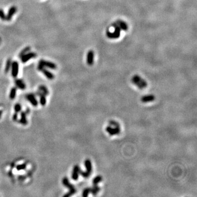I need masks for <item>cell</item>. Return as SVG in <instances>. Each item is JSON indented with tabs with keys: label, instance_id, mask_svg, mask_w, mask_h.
<instances>
[{
	"label": "cell",
	"instance_id": "cell-1",
	"mask_svg": "<svg viewBox=\"0 0 197 197\" xmlns=\"http://www.w3.org/2000/svg\"><path fill=\"white\" fill-rule=\"evenodd\" d=\"M132 82L134 85H137V87L140 89H143L147 87V83L146 80H144L142 77L138 75H135L132 78Z\"/></svg>",
	"mask_w": 197,
	"mask_h": 197
},
{
	"label": "cell",
	"instance_id": "cell-2",
	"mask_svg": "<svg viewBox=\"0 0 197 197\" xmlns=\"http://www.w3.org/2000/svg\"><path fill=\"white\" fill-rule=\"evenodd\" d=\"M85 166L86 168V171H83L80 170V175L85 178H87L89 177L92 171V162L90 159H87L85 160Z\"/></svg>",
	"mask_w": 197,
	"mask_h": 197
},
{
	"label": "cell",
	"instance_id": "cell-3",
	"mask_svg": "<svg viewBox=\"0 0 197 197\" xmlns=\"http://www.w3.org/2000/svg\"><path fill=\"white\" fill-rule=\"evenodd\" d=\"M113 28H115V31L111 32L110 31H107L106 32V35L110 38L111 39H116L120 37L121 35V31H122L120 28L116 26H113Z\"/></svg>",
	"mask_w": 197,
	"mask_h": 197
},
{
	"label": "cell",
	"instance_id": "cell-4",
	"mask_svg": "<svg viewBox=\"0 0 197 197\" xmlns=\"http://www.w3.org/2000/svg\"><path fill=\"white\" fill-rule=\"evenodd\" d=\"M38 70L41 71V73H43L45 76L49 80H53L54 78V76L52 73L50 72L48 70H47L46 68H45L43 66L38 65Z\"/></svg>",
	"mask_w": 197,
	"mask_h": 197
},
{
	"label": "cell",
	"instance_id": "cell-5",
	"mask_svg": "<svg viewBox=\"0 0 197 197\" xmlns=\"http://www.w3.org/2000/svg\"><path fill=\"white\" fill-rule=\"evenodd\" d=\"M36 56L37 54L36 53L30 52L25 54L24 55H23L22 56H20V58L21 62L23 63H25L28 61L30 59L34 58Z\"/></svg>",
	"mask_w": 197,
	"mask_h": 197
},
{
	"label": "cell",
	"instance_id": "cell-6",
	"mask_svg": "<svg viewBox=\"0 0 197 197\" xmlns=\"http://www.w3.org/2000/svg\"><path fill=\"white\" fill-rule=\"evenodd\" d=\"M112 26H117L118 28L121 29V30H124V31H126L128 30V25L126 23H125L124 21H122V20H117L115 23H113L112 24Z\"/></svg>",
	"mask_w": 197,
	"mask_h": 197
},
{
	"label": "cell",
	"instance_id": "cell-7",
	"mask_svg": "<svg viewBox=\"0 0 197 197\" xmlns=\"http://www.w3.org/2000/svg\"><path fill=\"white\" fill-rule=\"evenodd\" d=\"M39 65L43 66V67H46V68L53 69V70H55L56 68V65L52 62H50L49 61L41 60L39 61Z\"/></svg>",
	"mask_w": 197,
	"mask_h": 197
},
{
	"label": "cell",
	"instance_id": "cell-8",
	"mask_svg": "<svg viewBox=\"0 0 197 197\" xmlns=\"http://www.w3.org/2000/svg\"><path fill=\"white\" fill-rule=\"evenodd\" d=\"M12 66V75L13 77L16 78L19 73V64L18 63L14 61L11 65Z\"/></svg>",
	"mask_w": 197,
	"mask_h": 197
},
{
	"label": "cell",
	"instance_id": "cell-9",
	"mask_svg": "<svg viewBox=\"0 0 197 197\" xmlns=\"http://www.w3.org/2000/svg\"><path fill=\"white\" fill-rule=\"evenodd\" d=\"M106 130L110 135H115L119 134L121 133L120 128H113L110 126H107L106 128Z\"/></svg>",
	"mask_w": 197,
	"mask_h": 197
},
{
	"label": "cell",
	"instance_id": "cell-10",
	"mask_svg": "<svg viewBox=\"0 0 197 197\" xmlns=\"http://www.w3.org/2000/svg\"><path fill=\"white\" fill-rule=\"evenodd\" d=\"M80 170V168L78 165H76L74 166L73 169V174H72V178L73 180L77 181L78 180Z\"/></svg>",
	"mask_w": 197,
	"mask_h": 197
},
{
	"label": "cell",
	"instance_id": "cell-11",
	"mask_svg": "<svg viewBox=\"0 0 197 197\" xmlns=\"http://www.w3.org/2000/svg\"><path fill=\"white\" fill-rule=\"evenodd\" d=\"M94 53L92 50H89L87 55V64L91 66L94 64Z\"/></svg>",
	"mask_w": 197,
	"mask_h": 197
},
{
	"label": "cell",
	"instance_id": "cell-12",
	"mask_svg": "<svg viewBox=\"0 0 197 197\" xmlns=\"http://www.w3.org/2000/svg\"><path fill=\"white\" fill-rule=\"evenodd\" d=\"M17 8L16 6H12L11 8L9 9L8 10L7 15L6 16V20L7 21H10L12 19L13 16L16 13Z\"/></svg>",
	"mask_w": 197,
	"mask_h": 197
},
{
	"label": "cell",
	"instance_id": "cell-13",
	"mask_svg": "<svg viewBox=\"0 0 197 197\" xmlns=\"http://www.w3.org/2000/svg\"><path fill=\"white\" fill-rule=\"evenodd\" d=\"M26 99L28 100L32 104L33 106H37L38 105V102L37 100L36 97L34 96L33 94H28L26 96Z\"/></svg>",
	"mask_w": 197,
	"mask_h": 197
},
{
	"label": "cell",
	"instance_id": "cell-14",
	"mask_svg": "<svg viewBox=\"0 0 197 197\" xmlns=\"http://www.w3.org/2000/svg\"><path fill=\"white\" fill-rule=\"evenodd\" d=\"M156 99L155 96L154 95H145L141 97V100L142 102L144 103H146V102H152L154 100Z\"/></svg>",
	"mask_w": 197,
	"mask_h": 197
},
{
	"label": "cell",
	"instance_id": "cell-15",
	"mask_svg": "<svg viewBox=\"0 0 197 197\" xmlns=\"http://www.w3.org/2000/svg\"><path fill=\"white\" fill-rule=\"evenodd\" d=\"M63 183L64 186H65L66 187L68 188L70 191L76 189H75V188L74 187V186L69 182L68 179L67 177H64V178L63 179Z\"/></svg>",
	"mask_w": 197,
	"mask_h": 197
},
{
	"label": "cell",
	"instance_id": "cell-16",
	"mask_svg": "<svg viewBox=\"0 0 197 197\" xmlns=\"http://www.w3.org/2000/svg\"><path fill=\"white\" fill-rule=\"evenodd\" d=\"M15 83L17 87H18V88L24 90L26 88V85H25L24 82L20 79H16L15 80Z\"/></svg>",
	"mask_w": 197,
	"mask_h": 197
},
{
	"label": "cell",
	"instance_id": "cell-17",
	"mask_svg": "<svg viewBox=\"0 0 197 197\" xmlns=\"http://www.w3.org/2000/svg\"><path fill=\"white\" fill-rule=\"evenodd\" d=\"M100 190V188L97 185H94L92 188H90V192L92 194V195L95 196L97 193H98Z\"/></svg>",
	"mask_w": 197,
	"mask_h": 197
},
{
	"label": "cell",
	"instance_id": "cell-18",
	"mask_svg": "<svg viewBox=\"0 0 197 197\" xmlns=\"http://www.w3.org/2000/svg\"><path fill=\"white\" fill-rule=\"evenodd\" d=\"M20 122V123L23 125H26L28 123V121H27L26 117V113L24 112H22L21 113Z\"/></svg>",
	"mask_w": 197,
	"mask_h": 197
},
{
	"label": "cell",
	"instance_id": "cell-19",
	"mask_svg": "<svg viewBox=\"0 0 197 197\" xmlns=\"http://www.w3.org/2000/svg\"><path fill=\"white\" fill-rule=\"evenodd\" d=\"M102 180V177L100 175H98L93 179L92 183L94 185H97V184Z\"/></svg>",
	"mask_w": 197,
	"mask_h": 197
},
{
	"label": "cell",
	"instance_id": "cell-20",
	"mask_svg": "<svg viewBox=\"0 0 197 197\" xmlns=\"http://www.w3.org/2000/svg\"><path fill=\"white\" fill-rule=\"evenodd\" d=\"M16 89L15 87H13L11 89V92H10V94H9V97L11 99H14L16 97Z\"/></svg>",
	"mask_w": 197,
	"mask_h": 197
},
{
	"label": "cell",
	"instance_id": "cell-21",
	"mask_svg": "<svg viewBox=\"0 0 197 197\" xmlns=\"http://www.w3.org/2000/svg\"><path fill=\"white\" fill-rule=\"evenodd\" d=\"M39 90H40V91L45 95H47L49 94L48 90L44 85H40L39 87Z\"/></svg>",
	"mask_w": 197,
	"mask_h": 197
},
{
	"label": "cell",
	"instance_id": "cell-22",
	"mask_svg": "<svg viewBox=\"0 0 197 197\" xmlns=\"http://www.w3.org/2000/svg\"><path fill=\"white\" fill-rule=\"evenodd\" d=\"M11 60L10 59H9L7 61V63L6 65V67H5V73H7L8 71H9V69L11 67Z\"/></svg>",
	"mask_w": 197,
	"mask_h": 197
},
{
	"label": "cell",
	"instance_id": "cell-23",
	"mask_svg": "<svg viewBox=\"0 0 197 197\" xmlns=\"http://www.w3.org/2000/svg\"><path fill=\"white\" fill-rule=\"evenodd\" d=\"M46 95L42 94H41V97H40V104L41 105H42V106H44V105L46 104Z\"/></svg>",
	"mask_w": 197,
	"mask_h": 197
},
{
	"label": "cell",
	"instance_id": "cell-24",
	"mask_svg": "<svg viewBox=\"0 0 197 197\" xmlns=\"http://www.w3.org/2000/svg\"><path fill=\"white\" fill-rule=\"evenodd\" d=\"M30 47H25L24 49H23L21 52H20V54H19V56H21L23 55H24L25 54H26V53L28 52L30 50Z\"/></svg>",
	"mask_w": 197,
	"mask_h": 197
},
{
	"label": "cell",
	"instance_id": "cell-25",
	"mask_svg": "<svg viewBox=\"0 0 197 197\" xmlns=\"http://www.w3.org/2000/svg\"><path fill=\"white\" fill-rule=\"evenodd\" d=\"M109 124L114 126V127L115 128H120V125L116 121H112V120L109 121Z\"/></svg>",
	"mask_w": 197,
	"mask_h": 197
},
{
	"label": "cell",
	"instance_id": "cell-26",
	"mask_svg": "<svg viewBox=\"0 0 197 197\" xmlns=\"http://www.w3.org/2000/svg\"><path fill=\"white\" fill-rule=\"evenodd\" d=\"M0 19L2 20H6V16L2 9H0Z\"/></svg>",
	"mask_w": 197,
	"mask_h": 197
},
{
	"label": "cell",
	"instance_id": "cell-27",
	"mask_svg": "<svg viewBox=\"0 0 197 197\" xmlns=\"http://www.w3.org/2000/svg\"><path fill=\"white\" fill-rule=\"evenodd\" d=\"M89 193H90V188H86L83 191L82 196L84 197H87L88 196Z\"/></svg>",
	"mask_w": 197,
	"mask_h": 197
},
{
	"label": "cell",
	"instance_id": "cell-28",
	"mask_svg": "<svg viewBox=\"0 0 197 197\" xmlns=\"http://www.w3.org/2000/svg\"><path fill=\"white\" fill-rule=\"evenodd\" d=\"M76 190L75 189V190H71V191H69V192L65 194L64 196V197H68L73 196V194H74L75 193H76Z\"/></svg>",
	"mask_w": 197,
	"mask_h": 197
},
{
	"label": "cell",
	"instance_id": "cell-29",
	"mask_svg": "<svg viewBox=\"0 0 197 197\" xmlns=\"http://www.w3.org/2000/svg\"><path fill=\"white\" fill-rule=\"evenodd\" d=\"M21 110V105L19 104H16L14 106V111L16 113L19 112Z\"/></svg>",
	"mask_w": 197,
	"mask_h": 197
},
{
	"label": "cell",
	"instance_id": "cell-30",
	"mask_svg": "<svg viewBox=\"0 0 197 197\" xmlns=\"http://www.w3.org/2000/svg\"><path fill=\"white\" fill-rule=\"evenodd\" d=\"M26 168V164H23L20 165H18L16 166V169L18 170H24Z\"/></svg>",
	"mask_w": 197,
	"mask_h": 197
},
{
	"label": "cell",
	"instance_id": "cell-31",
	"mask_svg": "<svg viewBox=\"0 0 197 197\" xmlns=\"http://www.w3.org/2000/svg\"><path fill=\"white\" fill-rule=\"evenodd\" d=\"M17 118H18V115L16 113H15L13 116V120L14 121H17Z\"/></svg>",
	"mask_w": 197,
	"mask_h": 197
},
{
	"label": "cell",
	"instance_id": "cell-32",
	"mask_svg": "<svg viewBox=\"0 0 197 197\" xmlns=\"http://www.w3.org/2000/svg\"><path fill=\"white\" fill-rule=\"evenodd\" d=\"M2 111H0V117H1V115H2Z\"/></svg>",
	"mask_w": 197,
	"mask_h": 197
}]
</instances>
